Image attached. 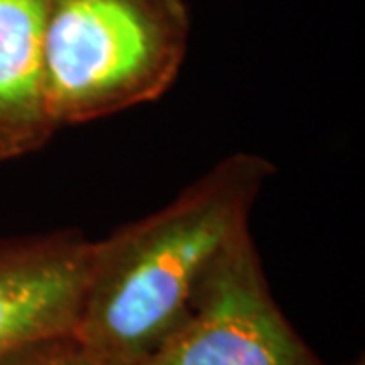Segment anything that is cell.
Listing matches in <instances>:
<instances>
[{
  "instance_id": "1",
  "label": "cell",
  "mask_w": 365,
  "mask_h": 365,
  "mask_svg": "<svg viewBox=\"0 0 365 365\" xmlns=\"http://www.w3.org/2000/svg\"><path fill=\"white\" fill-rule=\"evenodd\" d=\"M272 175L260 155H227L165 207L93 242L73 335L114 364H140L179 323L223 248L248 230Z\"/></svg>"
},
{
  "instance_id": "2",
  "label": "cell",
  "mask_w": 365,
  "mask_h": 365,
  "mask_svg": "<svg viewBox=\"0 0 365 365\" xmlns=\"http://www.w3.org/2000/svg\"><path fill=\"white\" fill-rule=\"evenodd\" d=\"M182 0H49L45 88L57 128L158 100L187 51Z\"/></svg>"
},
{
  "instance_id": "3",
  "label": "cell",
  "mask_w": 365,
  "mask_h": 365,
  "mask_svg": "<svg viewBox=\"0 0 365 365\" xmlns=\"http://www.w3.org/2000/svg\"><path fill=\"white\" fill-rule=\"evenodd\" d=\"M138 365H325L270 294L250 227L209 266L187 311Z\"/></svg>"
},
{
  "instance_id": "4",
  "label": "cell",
  "mask_w": 365,
  "mask_h": 365,
  "mask_svg": "<svg viewBox=\"0 0 365 365\" xmlns=\"http://www.w3.org/2000/svg\"><path fill=\"white\" fill-rule=\"evenodd\" d=\"M91 254L78 230L0 237V357L76 331Z\"/></svg>"
},
{
  "instance_id": "5",
  "label": "cell",
  "mask_w": 365,
  "mask_h": 365,
  "mask_svg": "<svg viewBox=\"0 0 365 365\" xmlns=\"http://www.w3.org/2000/svg\"><path fill=\"white\" fill-rule=\"evenodd\" d=\"M49 0H0V163L43 148L57 130L45 88Z\"/></svg>"
},
{
  "instance_id": "6",
  "label": "cell",
  "mask_w": 365,
  "mask_h": 365,
  "mask_svg": "<svg viewBox=\"0 0 365 365\" xmlns=\"http://www.w3.org/2000/svg\"><path fill=\"white\" fill-rule=\"evenodd\" d=\"M0 365H118L69 333L37 341L0 357Z\"/></svg>"
},
{
  "instance_id": "7",
  "label": "cell",
  "mask_w": 365,
  "mask_h": 365,
  "mask_svg": "<svg viewBox=\"0 0 365 365\" xmlns=\"http://www.w3.org/2000/svg\"><path fill=\"white\" fill-rule=\"evenodd\" d=\"M357 365H364V364H361V361H359V364H357Z\"/></svg>"
}]
</instances>
